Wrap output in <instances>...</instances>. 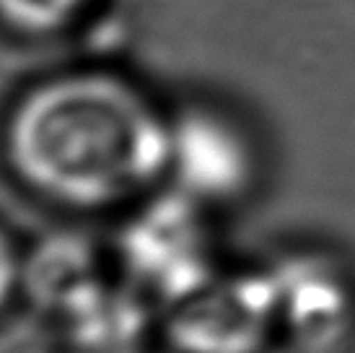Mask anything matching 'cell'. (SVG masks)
<instances>
[{"label":"cell","instance_id":"6da1fadb","mask_svg":"<svg viewBox=\"0 0 355 353\" xmlns=\"http://www.w3.org/2000/svg\"><path fill=\"white\" fill-rule=\"evenodd\" d=\"M3 158L21 185L55 206H128L168 176V117L117 73L73 70L16 99Z\"/></svg>","mask_w":355,"mask_h":353},{"label":"cell","instance_id":"7a4b0ae2","mask_svg":"<svg viewBox=\"0 0 355 353\" xmlns=\"http://www.w3.org/2000/svg\"><path fill=\"white\" fill-rule=\"evenodd\" d=\"M207 206L171 187L140 197L117 234L122 278L166 306L205 286L216 270V242Z\"/></svg>","mask_w":355,"mask_h":353},{"label":"cell","instance_id":"3957f363","mask_svg":"<svg viewBox=\"0 0 355 353\" xmlns=\"http://www.w3.org/2000/svg\"><path fill=\"white\" fill-rule=\"evenodd\" d=\"M164 327L174 353H262L277 335L272 273H216L168 306Z\"/></svg>","mask_w":355,"mask_h":353},{"label":"cell","instance_id":"277c9868","mask_svg":"<svg viewBox=\"0 0 355 353\" xmlns=\"http://www.w3.org/2000/svg\"><path fill=\"white\" fill-rule=\"evenodd\" d=\"M168 176L202 206L247 197L259 176V156L247 128L216 107H187L168 117Z\"/></svg>","mask_w":355,"mask_h":353},{"label":"cell","instance_id":"5b68a950","mask_svg":"<svg viewBox=\"0 0 355 353\" xmlns=\"http://www.w3.org/2000/svg\"><path fill=\"white\" fill-rule=\"evenodd\" d=\"M277 335L298 353H337L355 322V291L343 265L324 252H293L270 268Z\"/></svg>","mask_w":355,"mask_h":353},{"label":"cell","instance_id":"8992f818","mask_svg":"<svg viewBox=\"0 0 355 353\" xmlns=\"http://www.w3.org/2000/svg\"><path fill=\"white\" fill-rule=\"evenodd\" d=\"M148 302L130 281H112L107 275L55 322L78 353H128L143 345Z\"/></svg>","mask_w":355,"mask_h":353},{"label":"cell","instance_id":"52a82bcc","mask_svg":"<svg viewBox=\"0 0 355 353\" xmlns=\"http://www.w3.org/2000/svg\"><path fill=\"white\" fill-rule=\"evenodd\" d=\"M101 252L91 239L60 231L24 255L21 291L42 314L58 320L73 302L107 278Z\"/></svg>","mask_w":355,"mask_h":353},{"label":"cell","instance_id":"ba28073f","mask_svg":"<svg viewBox=\"0 0 355 353\" xmlns=\"http://www.w3.org/2000/svg\"><path fill=\"white\" fill-rule=\"evenodd\" d=\"M91 0H0V24L21 37H52L68 29Z\"/></svg>","mask_w":355,"mask_h":353},{"label":"cell","instance_id":"9c48e42d","mask_svg":"<svg viewBox=\"0 0 355 353\" xmlns=\"http://www.w3.org/2000/svg\"><path fill=\"white\" fill-rule=\"evenodd\" d=\"M21 268L24 255L13 242V236L0 226V309H6L8 302L21 291Z\"/></svg>","mask_w":355,"mask_h":353},{"label":"cell","instance_id":"30bf717a","mask_svg":"<svg viewBox=\"0 0 355 353\" xmlns=\"http://www.w3.org/2000/svg\"><path fill=\"white\" fill-rule=\"evenodd\" d=\"M128 353H161V351H150V348H143V345H140V348H132V351H128ZM168 353H174V351H168Z\"/></svg>","mask_w":355,"mask_h":353}]
</instances>
